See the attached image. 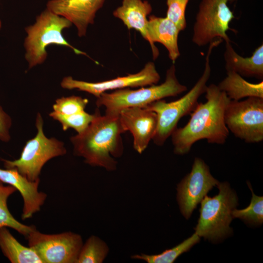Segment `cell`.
<instances>
[{"instance_id":"cell-1","label":"cell","mask_w":263,"mask_h":263,"mask_svg":"<svg viewBox=\"0 0 263 263\" xmlns=\"http://www.w3.org/2000/svg\"><path fill=\"white\" fill-rule=\"evenodd\" d=\"M205 94L206 102L198 103L186 125L176 128L170 135L176 154L188 153L193 145L202 139L220 145L226 141L229 132L224 116L230 99L214 84L207 85Z\"/></svg>"},{"instance_id":"cell-2","label":"cell","mask_w":263,"mask_h":263,"mask_svg":"<svg viewBox=\"0 0 263 263\" xmlns=\"http://www.w3.org/2000/svg\"><path fill=\"white\" fill-rule=\"evenodd\" d=\"M95 117L80 133L71 137L74 154L82 157L85 163L109 171L117 169L114 157H121L124 151L121 134L126 131L119 113L105 112L102 115L97 109Z\"/></svg>"},{"instance_id":"cell-3","label":"cell","mask_w":263,"mask_h":263,"mask_svg":"<svg viewBox=\"0 0 263 263\" xmlns=\"http://www.w3.org/2000/svg\"><path fill=\"white\" fill-rule=\"evenodd\" d=\"M222 41L221 39H216L209 44L204 71L188 93L175 101L167 102L164 100L160 99L144 107L153 111L157 115V128L152 139L155 145L159 146L163 145L177 128L180 119L192 112L197 106L199 98L205 94L207 83L210 77L211 68L210 59L212 50Z\"/></svg>"},{"instance_id":"cell-4","label":"cell","mask_w":263,"mask_h":263,"mask_svg":"<svg viewBox=\"0 0 263 263\" xmlns=\"http://www.w3.org/2000/svg\"><path fill=\"white\" fill-rule=\"evenodd\" d=\"M72 25L67 19L46 8L36 17L33 24L25 28L27 36L24 42V56L29 69L41 64L46 60V48L50 45L66 46L76 55L88 56L86 53L70 44L62 35L63 30Z\"/></svg>"},{"instance_id":"cell-5","label":"cell","mask_w":263,"mask_h":263,"mask_svg":"<svg viewBox=\"0 0 263 263\" xmlns=\"http://www.w3.org/2000/svg\"><path fill=\"white\" fill-rule=\"evenodd\" d=\"M219 193L213 197L207 195L202 200L200 216L195 233L212 242L222 240L231 234L230 224L232 210L238 205V199L227 182L217 185Z\"/></svg>"},{"instance_id":"cell-6","label":"cell","mask_w":263,"mask_h":263,"mask_svg":"<svg viewBox=\"0 0 263 263\" xmlns=\"http://www.w3.org/2000/svg\"><path fill=\"white\" fill-rule=\"evenodd\" d=\"M187 90V86L178 81L173 63L167 70L165 80L162 83L136 90L126 88L112 93L105 92L97 98L96 105L105 107L106 112L119 113L126 108L145 107L154 101L177 96Z\"/></svg>"},{"instance_id":"cell-7","label":"cell","mask_w":263,"mask_h":263,"mask_svg":"<svg viewBox=\"0 0 263 263\" xmlns=\"http://www.w3.org/2000/svg\"><path fill=\"white\" fill-rule=\"evenodd\" d=\"M43 124L42 116L38 113L36 122L37 134L26 142L20 157L13 161L1 159L6 169H15L31 182L40 180L42 168L47 161L64 155L67 152L62 142L45 135Z\"/></svg>"},{"instance_id":"cell-8","label":"cell","mask_w":263,"mask_h":263,"mask_svg":"<svg viewBox=\"0 0 263 263\" xmlns=\"http://www.w3.org/2000/svg\"><path fill=\"white\" fill-rule=\"evenodd\" d=\"M237 0H201L193 28L192 41L199 47L216 39L230 42L227 32L235 18L229 3Z\"/></svg>"},{"instance_id":"cell-9","label":"cell","mask_w":263,"mask_h":263,"mask_svg":"<svg viewBox=\"0 0 263 263\" xmlns=\"http://www.w3.org/2000/svg\"><path fill=\"white\" fill-rule=\"evenodd\" d=\"M224 117L229 132L235 137L247 143L263 140V98L230 99Z\"/></svg>"},{"instance_id":"cell-10","label":"cell","mask_w":263,"mask_h":263,"mask_svg":"<svg viewBox=\"0 0 263 263\" xmlns=\"http://www.w3.org/2000/svg\"><path fill=\"white\" fill-rule=\"evenodd\" d=\"M26 238L42 263H77L83 244L81 236L71 231L47 234L35 228Z\"/></svg>"},{"instance_id":"cell-11","label":"cell","mask_w":263,"mask_h":263,"mask_svg":"<svg viewBox=\"0 0 263 263\" xmlns=\"http://www.w3.org/2000/svg\"><path fill=\"white\" fill-rule=\"evenodd\" d=\"M219 182L212 176L204 161L196 157L191 171L177 185V201L186 219L190 218L198 204Z\"/></svg>"},{"instance_id":"cell-12","label":"cell","mask_w":263,"mask_h":263,"mask_svg":"<svg viewBox=\"0 0 263 263\" xmlns=\"http://www.w3.org/2000/svg\"><path fill=\"white\" fill-rule=\"evenodd\" d=\"M160 75L153 62H149L139 72L126 76L100 82H90L74 79L71 76L64 77L60 86L65 89H77L93 94L98 98L107 91L126 88L144 87L157 84Z\"/></svg>"},{"instance_id":"cell-13","label":"cell","mask_w":263,"mask_h":263,"mask_svg":"<svg viewBox=\"0 0 263 263\" xmlns=\"http://www.w3.org/2000/svg\"><path fill=\"white\" fill-rule=\"evenodd\" d=\"M121 122L126 131L133 137V148L141 154L155 134L157 125L156 113L144 107H132L119 112Z\"/></svg>"},{"instance_id":"cell-14","label":"cell","mask_w":263,"mask_h":263,"mask_svg":"<svg viewBox=\"0 0 263 263\" xmlns=\"http://www.w3.org/2000/svg\"><path fill=\"white\" fill-rule=\"evenodd\" d=\"M106 0H49L46 8L68 19L76 27L79 37L86 36L97 11Z\"/></svg>"},{"instance_id":"cell-15","label":"cell","mask_w":263,"mask_h":263,"mask_svg":"<svg viewBox=\"0 0 263 263\" xmlns=\"http://www.w3.org/2000/svg\"><path fill=\"white\" fill-rule=\"evenodd\" d=\"M0 180L13 186L20 192L23 201L22 220L31 218L40 210L46 199L47 194L38 190L40 180L31 182L15 169H0Z\"/></svg>"},{"instance_id":"cell-16","label":"cell","mask_w":263,"mask_h":263,"mask_svg":"<svg viewBox=\"0 0 263 263\" xmlns=\"http://www.w3.org/2000/svg\"><path fill=\"white\" fill-rule=\"evenodd\" d=\"M152 10L151 4L147 0H122L121 5L113 12V15L120 19L129 30L134 29L140 32L150 43L155 60L158 57L159 52L152 44L147 31V17Z\"/></svg>"},{"instance_id":"cell-17","label":"cell","mask_w":263,"mask_h":263,"mask_svg":"<svg viewBox=\"0 0 263 263\" xmlns=\"http://www.w3.org/2000/svg\"><path fill=\"white\" fill-rule=\"evenodd\" d=\"M226 72H234L241 76L263 79V44L255 49L252 55L243 57L233 49L230 42H225L224 54Z\"/></svg>"},{"instance_id":"cell-18","label":"cell","mask_w":263,"mask_h":263,"mask_svg":"<svg viewBox=\"0 0 263 263\" xmlns=\"http://www.w3.org/2000/svg\"><path fill=\"white\" fill-rule=\"evenodd\" d=\"M147 31L152 44L155 45V42H159L164 45L174 63L180 56L178 44L180 31L177 26L166 17L151 15L148 21Z\"/></svg>"},{"instance_id":"cell-19","label":"cell","mask_w":263,"mask_h":263,"mask_svg":"<svg viewBox=\"0 0 263 263\" xmlns=\"http://www.w3.org/2000/svg\"><path fill=\"white\" fill-rule=\"evenodd\" d=\"M226 76L217 85L232 100H240L244 98H263V81L252 83L245 80L239 74L232 71L226 72Z\"/></svg>"},{"instance_id":"cell-20","label":"cell","mask_w":263,"mask_h":263,"mask_svg":"<svg viewBox=\"0 0 263 263\" xmlns=\"http://www.w3.org/2000/svg\"><path fill=\"white\" fill-rule=\"evenodd\" d=\"M0 248L12 263H42L35 251L19 243L6 227H0Z\"/></svg>"},{"instance_id":"cell-21","label":"cell","mask_w":263,"mask_h":263,"mask_svg":"<svg viewBox=\"0 0 263 263\" xmlns=\"http://www.w3.org/2000/svg\"><path fill=\"white\" fill-rule=\"evenodd\" d=\"M17 191L12 186H4L0 180V227L12 228L25 238L36 227L24 225L17 221L10 212L7 207L9 197Z\"/></svg>"},{"instance_id":"cell-22","label":"cell","mask_w":263,"mask_h":263,"mask_svg":"<svg viewBox=\"0 0 263 263\" xmlns=\"http://www.w3.org/2000/svg\"><path fill=\"white\" fill-rule=\"evenodd\" d=\"M200 240V237L194 233L180 244L160 254L149 255L141 253L133 255L131 258L144 261L148 263H172L181 254L188 251L194 244L199 242Z\"/></svg>"},{"instance_id":"cell-23","label":"cell","mask_w":263,"mask_h":263,"mask_svg":"<svg viewBox=\"0 0 263 263\" xmlns=\"http://www.w3.org/2000/svg\"><path fill=\"white\" fill-rule=\"evenodd\" d=\"M107 244L99 237L91 235L83 244L77 263H102L109 254Z\"/></svg>"},{"instance_id":"cell-24","label":"cell","mask_w":263,"mask_h":263,"mask_svg":"<svg viewBox=\"0 0 263 263\" xmlns=\"http://www.w3.org/2000/svg\"><path fill=\"white\" fill-rule=\"evenodd\" d=\"M247 185L252 194L250 203L244 209L234 208L231 213L232 217L239 218L249 224L261 225L263 222V197L256 195L248 182Z\"/></svg>"},{"instance_id":"cell-25","label":"cell","mask_w":263,"mask_h":263,"mask_svg":"<svg viewBox=\"0 0 263 263\" xmlns=\"http://www.w3.org/2000/svg\"><path fill=\"white\" fill-rule=\"evenodd\" d=\"M49 115L61 124L63 131L72 128L77 133H80L85 130L94 119L95 113L91 114L84 111L73 114L64 115L53 111L50 113Z\"/></svg>"},{"instance_id":"cell-26","label":"cell","mask_w":263,"mask_h":263,"mask_svg":"<svg viewBox=\"0 0 263 263\" xmlns=\"http://www.w3.org/2000/svg\"><path fill=\"white\" fill-rule=\"evenodd\" d=\"M88 102L87 98L79 96L62 97L56 100L53 108L55 112L64 115H70L84 111Z\"/></svg>"},{"instance_id":"cell-27","label":"cell","mask_w":263,"mask_h":263,"mask_svg":"<svg viewBox=\"0 0 263 263\" xmlns=\"http://www.w3.org/2000/svg\"><path fill=\"white\" fill-rule=\"evenodd\" d=\"M189 0H166V17L172 21L180 31L185 29L187 22L185 17L186 8Z\"/></svg>"},{"instance_id":"cell-28","label":"cell","mask_w":263,"mask_h":263,"mask_svg":"<svg viewBox=\"0 0 263 263\" xmlns=\"http://www.w3.org/2000/svg\"><path fill=\"white\" fill-rule=\"evenodd\" d=\"M12 124L10 117L0 106V140L8 142L10 139L9 130Z\"/></svg>"},{"instance_id":"cell-29","label":"cell","mask_w":263,"mask_h":263,"mask_svg":"<svg viewBox=\"0 0 263 263\" xmlns=\"http://www.w3.org/2000/svg\"><path fill=\"white\" fill-rule=\"evenodd\" d=\"M1 21L0 19V29H1Z\"/></svg>"}]
</instances>
